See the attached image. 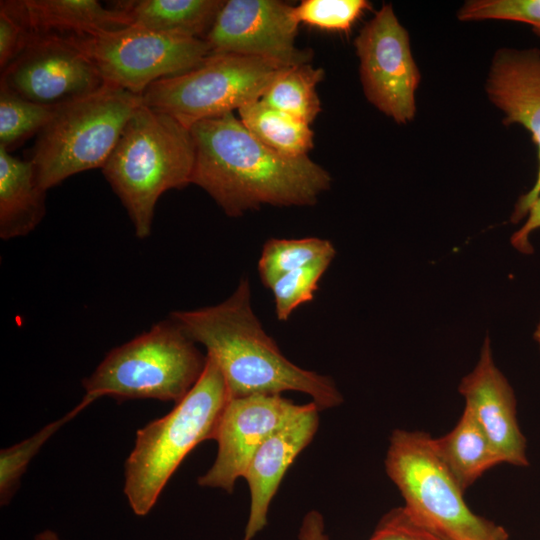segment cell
Masks as SVG:
<instances>
[{"instance_id": "d6986e66", "label": "cell", "mask_w": 540, "mask_h": 540, "mask_svg": "<svg viewBox=\"0 0 540 540\" xmlns=\"http://www.w3.org/2000/svg\"><path fill=\"white\" fill-rule=\"evenodd\" d=\"M224 3L223 0H137L119 2L117 7L127 14L131 25L204 39Z\"/></svg>"}, {"instance_id": "8fae6325", "label": "cell", "mask_w": 540, "mask_h": 540, "mask_svg": "<svg viewBox=\"0 0 540 540\" xmlns=\"http://www.w3.org/2000/svg\"><path fill=\"white\" fill-rule=\"evenodd\" d=\"M0 84L32 102L58 107L106 85L100 72L68 36L35 35L1 71Z\"/></svg>"}, {"instance_id": "f1b7e54d", "label": "cell", "mask_w": 540, "mask_h": 540, "mask_svg": "<svg viewBox=\"0 0 540 540\" xmlns=\"http://www.w3.org/2000/svg\"><path fill=\"white\" fill-rule=\"evenodd\" d=\"M34 37L16 0L0 2V67L11 64Z\"/></svg>"}, {"instance_id": "277c9868", "label": "cell", "mask_w": 540, "mask_h": 540, "mask_svg": "<svg viewBox=\"0 0 540 540\" xmlns=\"http://www.w3.org/2000/svg\"><path fill=\"white\" fill-rule=\"evenodd\" d=\"M228 400L224 376L206 355L204 371L186 396L167 415L137 431L124 464V493L136 515L148 514L188 453L213 439Z\"/></svg>"}, {"instance_id": "52a82bcc", "label": "cell", "mask_w": 540, "mask_h": 540, "mask_svg": "<svg viewBox=\"0 0 540 540\" xmlns=\"http://www.w3.org/2000/svg\"><path fill=\"white\" fill-rule=\"evenodd\" d=\"M385 468L404 499V507L427 527L450 540H509L502 526L468 507L464 491L428 433L394 430Z\"/></svg>"}, {"instance_id": "ac0fdd59", "label": "cell", "mask_w": 540, "mask_h": 540, "mask_svg": "<svg viewBox=\"0 0 540 540\" xmlns=\"http://www.w3.org/2000/svg\"><path fill=\"white\" fill-rule=\"evenodd\" d=\"M46 191L37 183L30 160L12 156L0 146V238L32 232L46 213Z\"/></svg>"}, {"instance_id": "83f0119b", "label": "cell", "mask_w": 540, "mask_h": 540, "mask_svg": "<svg viewBox=\"0 0 540 540\" xmlns=\"http://www.w3.org/2000/svg\"><path fill=\"white\" fill-rule=\"evenodd\" d=\"M461 21L506 20L531 25L540 37V0H469L458 10Z\"/></svg>"}, {"instance_id": "1f68e13d", "label": "cell", "mask_w": 540, "mask_h": 540, "mask_svg": "<svg viewBox=\"0 0 540 540\" xmlns=\"http://www.w3.org/2000/svg\"><path fill=\"white\" fill-rule=\"evenodd\" d=\"M299 540H329L325 532L323 516L316 510L309 511L303 518L298 533Z\"/></svg>"}, {"instance_id": "5b68a950", "label": "cell", "mask_w": 540, "mask_h": 540, "mask_svg": "<svg viewBox=\"0 0 540 540\" xmlns=\"http://www.w3.org/2000/svg\"><path fill=\"white\" fill-rule=\"evenodd\" d=\"M171 317L112 349L83 380L84 397L181 401L202 375L206 356Z\"/></svg>"}, {"instance_id": "30bf717a", "label": "cell", "mask_w": 540, "mask_h": 540, "mask_svg": "<svg viewBox=\"0 0 540 540\" xmlns=\"http://www.w3.org/2000/svg\"><path fill=\"white\" fill-rule=\"evenodd\" d=\"M354 46L367 100L398 124L412 121L420 73L409 34L391 4L375 12L355 38Z\"/></svg>"}, {"instance_id": "8992f818", "label": "cell", "mask_w": 540, "mask_h": 540, "mask_svg": "<svg viewBox=\"0 0 540 540\" xmlns=\"http://www.w3.org/2000/svg\"><path fill=\"white\" fill-rule=\"evenodd\" d=\"M141 105L142 95L106 84L58 106L38 133L30 158L39 186L47 191L74 174L102 169Z\"/></svg>"}, {"instance_id": "603a6c76", "label": "cell", "mask_w": 540, "mask_h": 540, "mask_svg": "<svg viewBox=\"0 0 540 540\" xmlns=\"http://www.w3.org/2000/svg\"><path fill=\"white\" fill-rule=\"evenodd\" d=\"M335 253L330 241L317 237L269 239L258 262L260 279L270 289L283 275Z\"/></svg>"}, {"instance_id": "4dcf8cb0", "label": "cell", "mask_w": 540, "mask_h": 540, "mask_svg": "<svg viewBox=\"0 0 540 540\" xmlns=\"http://www.w3.org/2000/svg\"><path fill=\"white\" fill-rule=\"evenodd\" d=\"M540 228V192L534 202L528 209L527 219L521 228L516 231L511 237V244L518 251L524 254L533 252V248L529 241L532 232Z\"/></svg>"}, {"instance_id": "4fadbf2b", "label": "cell", "mask_w": 540, "mask_h": 540, "mask_svg": "<svg viewBox=\"0 0 540 540\" xmlns=\"http://www.w3.org/2000/svg\"><path fill=\"white\" fill-rule=\"evenodd\" d=\"M305 406L295 404L280 394L229 399L213 436L218 443L216 459L211 468L198 478V484L231 493L258 448Z\"/></svg>"}, {"instance_id": "d6a6232c", "label": "cell", "mask_w": 540, "mask_h": 540, "mask_svg": "<svg viewBox=\"0 0 540 540\" xmlns=\"http://www.w3.org/2000/svg\"><path fill=\"white\" fill-rule=\"evenodd\" d=\"M35 540H61V539L57 535L56 532L50 529H46L44 531H41L37 535H35Z\"/></svg>"}, {"instance_id": "ffe728a7", "label": "cell", "mask_w": 540, "mask_h": 540, "mask_svg": "<svg viewBox=\"0 0 540 540\" xmlns=\"http://www.w3.org/2000/svg\"><path fill=\"white\" fill-rule=\"evenodd\" d=\"M435 448L461 487L468 489L490 468L502 464L473 413L464 407L455 427L434 438Z\"/></svg>"}, {"instance_id": "d4e9b609", "label": "cell", "mask_w": 540, "mask_h": 540, "mask_svg": "<svg viewBox=\"0 0 540 540\" xmlns=\"http://www.w3.org/2000/svg\"><path fill=\"white\" fill-rule=\"evenodd\" d=\"M92 401L83 397L81 402L57 421L51 422L33 436L0 452V503L7 505L14 495L19 480L31 459L44 443L65 423L73 419Z\"/></svg>"}, {"instance_id": "cb8c5ba5", "label": "cell", "mask_w": 540, "mask_h": 540, "mask_svg": "<svg viewBox=\"0 0 540 540\" xmlns=\"http://www.w3.org/2000/svg\"><path fill=\"white\" fill-rule=\"evenodd\" d=\"M56 108L27 100L0 84V146L9 151L38 135Z\"/></svg>"}, {"instance_id": "9a60e30c", "label": "cell", "mask_w": 540, "mask_h": 540, "mask_svg": "<svg viewBox=\"0 0 540 540\" xmlns=\"http://www.w3.org/2000/svg\"><path fill=\"white\" fill-rule=\"evenodd\" d=\"M458 390L501 463L527 466L526 439L517 421L514 392L493 360L488 336L475 368L463 377Z\"/></svg>"}, {"instance_id": "836d02e7", "label": "cell", "mask_w": 540, "mask_h": 540, "mask_svg": "<svg viewBox=\"0 0 540 540\" xmlns=\"http://www.w3.org/2000/svg\"><path fill=\"white\" fill-rule=\"evenodd\" d=\"M534 337L536 342L538 343L539 349H540V321L536 327V330L534 332Z\"/></svg>"}, {"instance_id": "4316f807", "label": "cell", "mask_w": 540, "mask_h": 540, "mask_svg": "<svg viewBox=\"0 0 540 540\" xmlns=\"http://www.w3.org/2000/svg\"><path fill=\"white\" fill-rule=\"evenodd\" d=\"M369 7L366 0H304L294 6V16L323 30L348 31Z\"/></svg>"}, {"instance_id": "f546056e", "label": "cell", "mask_w": 540, "mask_h": 540, "mask_svg": "<svg viewBox=\"0 0 540 540\" xmlns=\"http://www.w3.org/2000/svg\"><path fill=\"white\" fill-rule=\"evenodd\" d=\"M367 540H450L416 519L404 506L387 512Z\"/></svg>"}, {"instance_id": "9c48e42d", "label": "cell", "mask_w": 540, "mask_h": 540, "mask_svg": "<svg viewBox=\"0 0 540 540\" xmlns=\"http://www.w3.org/2000/svg\"><path fill=\"white\" fill-rule=\"evenodd\" d=\"M94 63L106 84L137 95L154 82L199 66L210 48L186 38L129 25L90 36H68Z\"/></svg>"}, {"instance_id": "44dd1931", "label": "cell", "mask_w": 540, "mask_h": 540, "mask_svg": "<svg viewBox=\"0 0 540 540\" xmlns=\"http://www.w3.org/2000/svg\"><path fill=\"white\" fill-rule=\"evenodd\" d=\"M248 131L273 151L288 157L308 155L313 148L310 125L258 100L238 110Z\"/></svg>"}, {"instance_id": "3957f363", "label": "cell", "mask_w": 540, "mask_h": 540, "mask_svg": "<svg viewBox=\"0 0 540 540\" xmlns=\"http://www.w3.org/2000/svg\"><path fill=\"white\" fill-rule=\"evenodd\" d=\"M194 162L190 128L143 104L137 108L102 171L138 238L150 236L160 196L191 183Z\"/></svg>"}, {"instance_id": "e0dca14e", "label": "cell", "mask_w": 540, "mask_h": 540, "mask_svg": "<svg viewBox=\"0 0 540 540\" xmlns=\"http://www.w3.org/2000/svg\"><path fill=\"white\" fill-rule=\"evenodd\" d=\"M33 35L90 36L131 25L120 8L95 0H16Z\"/></svg>"}, {"instance_id": "5bb4252c", "label": "cell", "mask_w": 540, "mask_h": 540, "mask_svg": "<svg viewBox=\"0 0 540 540\" xmlns=\"http://www.w3.org/2000/svg\"><path fill=\"white\" fill-rule=\"evenodd\" d=\"M485 87L489 100L504 114L503 123L523 126L531 133L537 147L536 181L515 205L511 221L516 223L527 216L540 192V49L497 50Z\"/></svg>"}, {"instance_id": "484cf974", "label": "cell", "mask_w": 540, "mask_h": 540, "mask_svg": "<svg viewBox=\"0 0 540 540\" xmlns=\"http://www.w3.org/2000/svg\"><path fill=\"white\" fill-rule=\"evenodd\" d=\"M334 256H326L280 277L270 288L277 319L286 321L300 305L310 302Z\"/></svg>"}, {"instance_id": "7a4b0ae2", "label": "cell", "mask_w": 540, "mask_h": 540, "mask_svg": "<svg viewBox=\"0 0 540 540\" xmlns=\"http://www.w3.org/2000/svg\"><path fill=\"white\" fill-rule=\"evenodd\" d=\"M170 317L216 361L229 399L297 391L309 395L319 410L343 401L331 378L293 364L266 334L252 310L247 279L220 304L173 311Z\"/></svg>"}, {"instance_id": "ba28073f", "label": "cell", "mask_w": 540, "mask_h": 540, "mask_svg": "<svg viewBox=\"0 0 540 540\" xmlns=\"http://www.w3.org/2000/svg\"><path fill=\"white\" fill-rule=\"evenodd\" d=\"M287 68L261 57L213 54L188 72L151 84L142 104L190 128L260 100Z\"/></svg>"}, {"instance_id": "6da1fadb", "label": "cell", "mask_w": 540, "mask_h": 540, "mask_svg": "<svg viewBox=\"0 0 540 540\" xmlns=\"http://www.w3.org/2000/svg\"><path fill=\"white\" fill-rule=\"evenodd\" d=\"M195 146L191 183L205 190L228 216L263 204L310 206L331 184L308 155L288 157L255 138L233 112L190 127Z\"/></svg>"}, {"instance_id": "7402d4cb", "label": "cell", "mask_w": 540, "mask_h": 540, "mask_svg": "<svg viewBox=\"0 0 540 540\" xmlns=\"http://www.w3.org/2000/svg\"><path fill=\"white\" fill-rule=\"evenodd\" d=\"M323 78L324 70L309 63L289 67L269 86L261 100L310 125L321 110L316 87Z\"/></svg>"}, {"instance_id": "7c38bea8", "label": "cell", "mask_w": 540, "mask_h": 540, "mask_svg": "<svg viewBox=\"0 0 540 540\" xmlns=\"http://www.w3.org/2000/svg\"><path fill=\"white\" fill-rule=\"evenodd\" d=\"M294 6L278 0L225 1L204 37L213 54L261 57L292 67L309 63L312 52L295 45Z\"/></svg>"}, {"instance_id": "2e32d148", "label": "cell", "mask_w": 540, "mask_h": 540, "mask_svg": "<svg viewBox=\"0 0 540 540\" xmlns=\"http://www.w3.org/2000/svg\"><path fill=\"white\" fill-rule=\"evenodd\" d=\"M314 402L272 434L256 451L243 475L250 490V510L242 540H252L267 524L269 506L286 471L311 442L319 425Z\"/></svg>"}]
</instances>
